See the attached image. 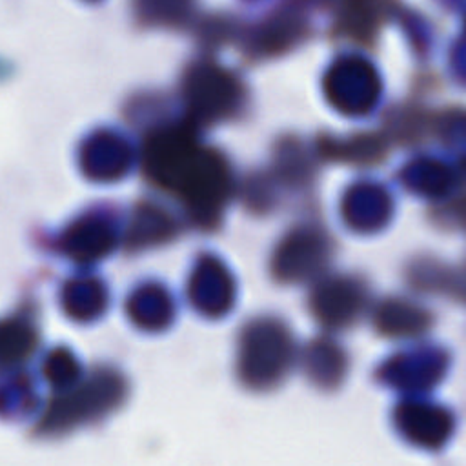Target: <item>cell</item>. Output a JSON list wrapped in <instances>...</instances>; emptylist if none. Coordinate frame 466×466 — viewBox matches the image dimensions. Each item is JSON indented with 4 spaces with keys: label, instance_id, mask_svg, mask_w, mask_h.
<instances>
[{
    "label": "cell",
    "instance_id": "obj_1",
    "mask_svg": "<svg viewBox=\"0 0 466 466\" xmlns=\"http://www.w3.org/2000/svg\"><path fill=\"white\" fill-rule=\"evenodd\" d=\"M149 175L198 206H217L226 195V167L211 151L180 131L157 135L146 149Z\"/></svg>",
    "mask_w": 466,
    "mask_h": 466
}]
</instances>
